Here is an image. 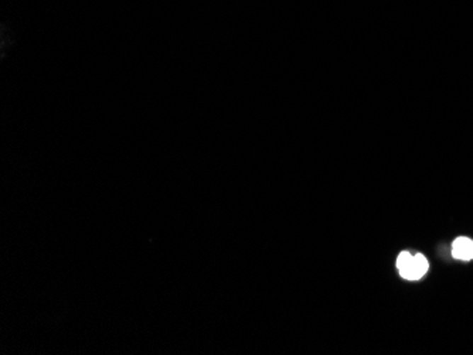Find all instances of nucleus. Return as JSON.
I'll return each instance as SVG.
<instances>
[{"instance_id":"1","label":"nucleus","mask_w":473,"mask_h":355,"mask_svg":"<svg viewBox=\"0 0 473 355\" xmlns=\"http://www.w3.org/2000/svg\"><path fill=\"white\" fill-rule=\"evenodd\" d=\"M452 256L457 260L473 259V240L465 236L457 238L452 245Z\"/></svg>"},{"instance_id":"2","label":"nucleus","mask_w":473,"mask_h":355,"mask_svg":"<svg viewBox=\"0 0 473 355\" xmlns=\"http://www.w3.org/2000/svg\"><path fill=\"white\" fill-rule=\"evenodd\" d=\"M412 264L415 266V269H416L422 276L426 273V270H428V267H429L428 260H426V257H425L422 253H416V255L412 256Z\"/></svg>"},{"instance_id":"3","label":"nucleus","mask_w":473,"mask_h":355,"mask_svg":"<svg viewBox=\"0 0 473 355\" xmlns=\"http://www.w3.org/2000/svg\"><path fill=\"white\" fill-rule=\"evenodd\" d=\"M411 259H412V255L409 252H405V250L401 252L399 256H398V259H397V267H398V270L402 269L404 266H406L411 262Z\"/></svg>"}]
</instances>
